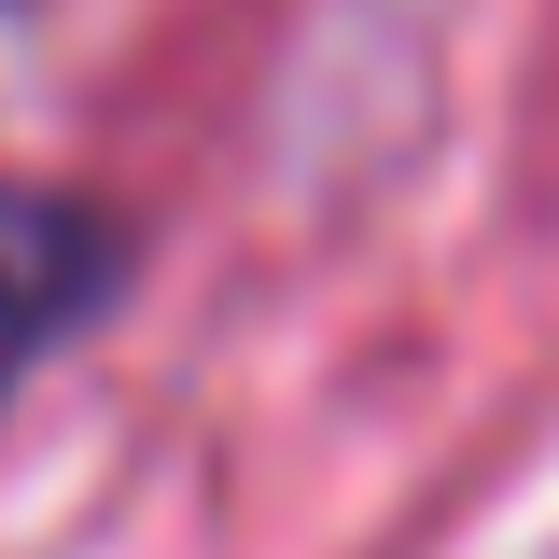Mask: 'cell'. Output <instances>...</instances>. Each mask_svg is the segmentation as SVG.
<instances>
[{
	"instance_id": "cell-1",
	"label": "cell",
	"mask_w": 559,
	"mask_h": 559,
	"mask_svg": "<svg viewBox=\"0 0 559 559\" xmlns=\"http://www.w3.org/2000/svg\"><path fill=\"white\" fill-rule=\"evenodd\" d=\"M112 266H127V238H112L98 210L14 197V182H0V392H14V378H28V364L112 294Z\"/></svg>"
}]
</instances>
